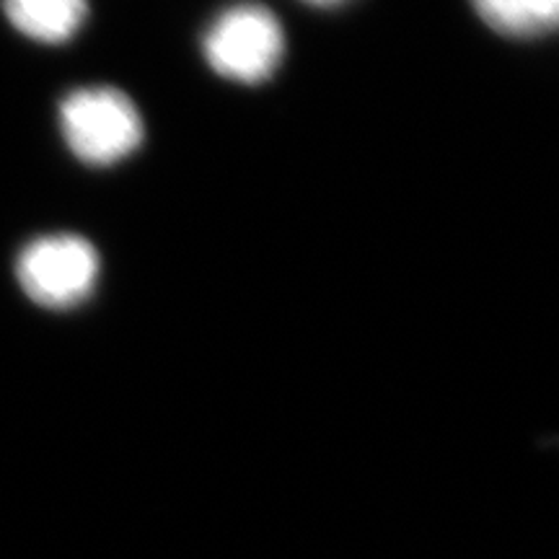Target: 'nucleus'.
Segmentation results:
<instances>
[{
    "label": "nucleus",
    "instance_id": "f257e3e1",
    "mask_svg": "<svg viewBox=\"0 0 559 559\" xmlns=\"http://www.w3.org/2000/svg\"><path fill=\"white\" fill-rule=\"evenodd\" d=\"M60 128L73 156L88 166H115L143 143V117L128 94L109 86L79 88L60 104Z\"/></svg>",
    "mask_w": 559,
    "mask_h": 559
},
{
    "label": "nucleus",
    "instance_id": "f03ea898",
    "mask_svg": "<svg viewBox=\"0 0 559 559\" xmlns=\"http://www.w3.org/2000/svg\"><path fill=\"white\" fill-rule=\"evenodd\" d=\"M207 66L226 81H267L285 55V34L275 13L260 3H236L213 19L202 37Z\"/></svg>",
    "mask_w": 559,
    "mask_h": 559
},
{
    "label": "nucleus",
    "instance_id": "7ed1b4c3",
    "mask_svg": "<svg viewBox=\"0 0 559 559\" xmlns=\"http://www.w3.org/2000/svg\"><path fill=\"white\" fill-rule=\"evenodd\" d=\"M102 262L86 239L73 234L41 236L19 254L21 290L45 309H73L94 293Z\"/></svg>",
    "mask_w": 559,
    "mask_h": 559
},
{
    "label": "nucleus",
    "instance_id": "20e7f679",
    "mask_svg": "<svg viewBox=\"0 0 559 559\" xmlns=\"http://www.w3.org/2000/svg\"><path fill=\"white\" fill-rule=\"evenodd\" d=\"M5 16L34 41L60 45L81 32L88 16L86 0H3Z\"/></svg>",
    "mask_w": 559,
    "mask_h": 559
},
{
    "label": "nucleus",
    "instance_id": "39448f33",
    "mask_svg": "<svg viewBox=\"0 0 559 559\" xmlns=\"http://www.w3.org/2000/svg\"><path fill=\"white\" fill-rule=\"evenodd\" d=\"M492 32L510 39H536L555 32L559 0H472Z\"/></svg>",
    "mask_w": 559,
    "mask_h": 559
},
{
    "label": "nucleus",
    "instance_id": "423d86ee",
    "mask_svg": "<svg viewBox=\"0 0 559 559\" xmlns=\"http://www.w3.org/2000/svg\"><path fill=\"white\" fill-rule=\"evenodd\" d=\"M304 3H309V5H319V9H334V5L347 3V0H304Z\"/></svg>",
    "mask_w": 559,
    "mask_h": 559
}]
</instances>
